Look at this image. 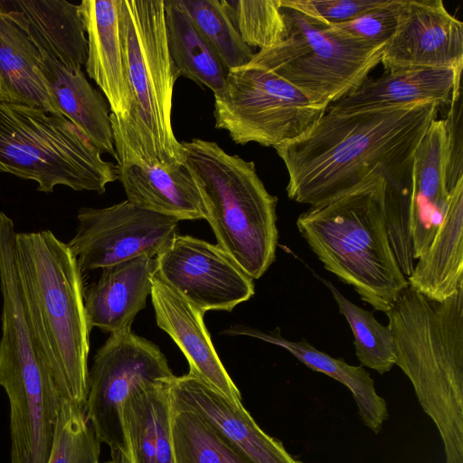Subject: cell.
<instances>
[{"label":"cell","instance_id":"obj_4","mask_svg":"<svg viewBox=\"0 0 463 463\" xmlns=\"http://www.w3.org/2000/svg\"><path fill=\"white\" fill-rule=\"evenodd\" d=\"M386 181L375 177L299 214L297 227L324 268L386 313L409 286L386 227Z\"/></svg>","mask_w":463,"mask_h":463},{"label":"cell","instance_id":"obj_7","mask_svg":"<svg viewBox=\"0 0 463 463\" xmlns=\"http://www.w3.org/2000/svg\"><path fill=\"white\" fill-rule=\"evenodd\" d=\"M62 115L0 99V172L38 183L102 194L118 180V167Z\"/></svg>","mask_w":463,"mask_h":463},{"label":"cell","instance_id":"obj_1","mask_svg":"<svg viewBox=\"0 0 463 463\" xmlns=\"http://www.w3.org/2000/svg\"><path fill=\"white\" fill-rule=\"evenodd\" d=\"M440 105L419 102L353 113L326 110L304 134L275 148L288 174L287 194L318 205L383 176L411 190L417 146Z\"/></svg>","mask_w":463,"mask_h":463},{"label":"cell","instance_id":"obj_16","mask_svg":"<svg viewBox=\"0 0 463 463\" xmlns=\"http://www.w3.org/2000/svg\"><path fill=\"white\" fill-rule=\"evenodd\" d=\"M120 0H82L79 5L88 40L87 74L102 91L110 118L124 119L130 91L118 26Z\"/></svg>","mask_w":463,"mask_h":463},{"label":"cell","instance_id":"obj_5","mask_svg":"<svg viewBox=\"0 0 463 463\" xmlns=\"http://www.w3.org/2000/svg\"><path fill=\"white\" fill-rule=\"evenodd\" d=\"M118 26L130 109L124 119L110 118L117 161L183 165V146L172 127L173 92L179 76L168 50L164 0H120Z\"/></svg>","mask_w":463,"mask_h":463},{"label":"cell","instance_id":"obj_22","mask_svg":"<svg viewBox=\"0 0 463 463\" xmlns=\"http://www.w3.org/2000/svg\"><path fill=\"white\" fill-rule=\"evenodd\" d=\"M41 52L0 0V99L61 115L43 75Z\"/></svg>","mask_w":463,"mask_h":463},{"label":"cell","instance_id":"obj_17","mask_svg":"<svg viewBox=\"0 0 463 463\" xmlns=\"http://www.w3.org/2000/svg\"><path fill=\"white\" fill-rule=\"evenodd\" d=\"M462 71L451 68H406L365 79L326 110L353 113L434 101L449 105L455 88L460 86Z\"/></svg>","mask_w":463,"mask_h":463},{"label":"cell","instance_id":"obj_13","mask_svg":"<svg viewBox=\"0 0 463 463\" xmlns=\"http://www.w3.org/2000/svg\"><path fill=\"white\" fill-rule=\"evenodd\" d=\"M381 63L386 72L406 68L462 71L463 24L441 0H405Z\"/></svg>","mask_w":463,"mask_h":463},{"label":"cell","instance_id":"obj_10","mask_svg":"<svg viewBox=\"0 0 463 463\" xmlns=\"http://www.w3.org/2000/svg\"><path fill=\"white\" fill-rule=\"evenodd\" d=\"M175 376L156 345L131 330L109 335L89 370L85 413L111 453L128 449L122 407L128 395L139 385L168 384Z\"/></svg>","mask_w":463,"mask_h":463},{"label":"cell","instance_id":"obj_14","mask_svg":"<svg viewBox=\"0 0 463 463\" xmlns=\"http://www.w3.org/2000/svg\"><path fill=\"white\" fill-rule=\"evenodd\" d=\"M169 394L172 404L199 415L250 463H304L264 432L243 405L233 404L198 377L175 376Z\"/></svg>","mask_w":463,"mask_h":463},{"label":"cell","instance_id":"obj_20","mask_svg":"<svg viewBox=\"0 0 463 463\" xmlns=\"http://www.w3.org/2000/svg\"><path fill=\"white\" fill-rule=\"evenodd\" d=\"M446 128L444 119L431 122L415 151L411 166V240L414 260L432 241L447 209L445 185Z\"/></svg>","mask_w":463,"mask_h":463},{"label":"cell","instance_id":"obj_37","mask_svg":"<svg viewBox=\"0 0 463 463\" xmlns=\"http://www.w3.org/2000/svg\"><path fill=\"white\" fill-rule=\"evenodd\" d=\"M105 463H113L112 461H108V462H105Z\"/></svg>","mask_w":463,"mask_h":463},{"label":"cell","instance_id":"obj_27","mask_svg":"<svg viewBox=\"0 0 463 463\" xmlns=\"http://www.w3.org/2000/svg\"><path fill=\"white\" fill-rule=\"evenodd\" d=\"M167 45L178 76L213 92L225 83L227 70L179 0H164Z\"/></svg>","mask_w":463,"mask_h":463},{"label":"cell","instance_id":"obj_35","mask_svg":"<svg viewBox=\"0 0 463 463\" xmlns=\"http://www.w3.org/2000/svg\"><path fill=\"white\" fill-rule=\"evenodd\" d=\"M298 9L335 25L348 22L390 0H288Z\"/></svg>","mask_w":463,"mask_h":463},{"label":"cell","instance_id":"obj_12","mask_svg":"<svg viewBox=\"0 0 463 463\" xmlns=\"http://www.w3.org/2000/svg\"><path fill=\"white\" fill-rule=\"evenodd\" d=\"M156 276L205 313L232 311L255 293L253 279L217 244L177 235L156 257Z\"/></svg>","mask_w":463,"mask_h":463},{"label":"cell","instance_id":"obj_32","mask_svg":"<svg viewBox=\"0 0 463 463\" xmlns=\"http://www.w3.org/2000/svg\"><path fill=\"white\" fill-rule=\"evenodd\" d=\"M100 443L85 409L62 401L47 463H99Z\"/></svg>","mask_w":463,"mask_h":463},{"label":"cell","instance_id":"obj_30","mask_svg":"<svg viewBox=\"0 0 463 463\" xmlns=\"http://www.w3.org/2000/svg\"><path fill=\"white\" fill-rule=\"evenodd\" d=\"M227 71L248 64L253 55L222 0H179Z\"/></svg>","mask_w":463,"mask_h":463},{"label":"cell","instance_id":"obj_29","mask_svg":"<svg viewBox=\"0 0 463 463\" xmlns=\"http://www.w3.org/2000/svg\"><path fill=\"white\" fill-rule=\"evenodd\" d=\"M316 277L331 291L339 312L349 324L361 366L369 367L380 374L389 372L395 365L396 355L392 333L388 326L380 324L372 311L347 299L330 281Z\"/></svg>","mask_w":463,"mask_h":463},{"label":"cell","instance_id":"obj_23","mask_svg":"<svg viewBox=\"0 0 463 463\" xmlns=\"http://www.w3.org/2000/svg\"><path fill=\"white\" fill-rule=\"evenodd\" d=\"M407 280L435 301L445 300L463 286V180L449 194L441 224Z\"/></svg>","mask_w":463,"mask_h":463},{"label":"cell","instance_id":"obj_11","mask_svg":"<svg viewBox=\"0 0 463 463\" xmlns=\"http://www.w3.org/2000/svg\"><path fill=\"white\" fill-rule=\"evenodd\" d=\"M67 243L81 271L103 269L140 256L156 258L178 235L179 220L128 200L105 208H81Z\"/></svg>","mask_w":463,"mask_h":463},{"label":"cell","instance_id":"obj_9","mask_svg":"<svg viewBox=\"0 0 463 463\" xmlns=\"http://www.w3.org/2000/svg\"><path fill=\"white\" fill-rule=\"evenodd\" d=\"M214 96L215 128L239 145L276 147L307 131L326 112L276 73L248 63L227 71Z\"/></svg>","mask_w":463,"mask_h":463},{"label":"cell","instance_id":"obj_2","mask_svg":"<svg viewBox=\"0 0 463 463\" xmlns=\"http://www.w3.org/2000/svg\"><path fill=\"white\" fill-rule=\"evenodd\" d=\"M16 250L26 312L43 364L61 398L85 409L91 329L78 260L49 230L17 232Z\"/></svg>","mask_w":463,"mask_h":463},{"label":"cell","instance_id":"obj_21","mask_svg":"<svg viewBox=\"0 0 463 463\" xmlns=\"http://www.w3.org/2000/svg\"><path fill=\"white\" fill-rule=\"evenodd\" d=\"M38 50L71 70L81 69L88 40L79 5L64 0H5Z\"/></svg>","mask_w":463,"mask_h":463},{"label":"cell","instance_id":"obj_24","mask_svg":"<svg viewBox=\"0 0 463 463\" xmlns=\"http://www.w3.org/2000/svg\"><path fill=\"white\" fill-rule=\"evenodd\" d=\"M39 66L60 112L81 131L101 153L117 160L109 106L87 80L82 69L71 70L41 52Z\"/></svg>","mask_w":463,"mask_h":463},{"label":"cell","instance_id":"obj_8","mask_svg":"<svg viewBox=\"0 0 463 463\" xmlns=\"http://www.w3.org/2000/svg\"><path fill=\"white\" fill-rule=\"evenodd\" d=\"M281 1L288 30L279 45L255 52L249 63L265 68L326 109L358 87L381 63L386 44L354 38Z\"/></svg>","mask_w":463,"mask_h":463},{"label":"cell","instance_id":"obj_28","mask_svg":"<svg viewBox=\"0 0 463 463\" xmlns=\"http://www.w3.org/2000/svg\"><path fill=\"white\" fill-rule=\"evenodd\" d=\"M175 463H250L196 413L172 404Z\"/></svg>","mask_w":463,"mask_h":463},{"label":"cell","instance_id":"obj_6","mask_svg":"<svg viewBox=\"0 0 463 463\" xmlns=\"http://www.w3.org/2000/svg\"><path fill=\"white\" fill-rule=\"evenodd\" d=\"M181 144L183 165L200 192L217 245L259 279L276 259L278 198L267 191L254 162L228 154L213 141Z\"/></svg>","mask_w":463,"mask_h":463},{"label":"cell","instance_id":"obj_3","mask_svg":"<svg viewBox=\"0 0 463 463\" xmlns=\"http://www.w3.org/2000/svg\"><path fill=\"white\" fill-rule=\"evenodd\" d=\"M386 315L395 364L437 427L446 463H463V286L443 301L408 286Z\"/></svg>","mask_w":463,"mask_h":463},{"label":"cell","instance_id":"obj_26","mask_svg":"<svg viewBox=\"0 0 463 463\" xmlns=\"http://www.w3.org/2000/svg\"><path fill=\"white\" fill-rule=\"evenodd\" d=\"M170 383L139 385L123 404V429L133 463H175Z\"/></svg>","mask_w":463,"mask_h":463},{"label":"cell","instance_id":"obj_25","mask_svg":"<svg viewBox=\"0 0 463 463\" xmlns=\"http://www.w3.org/2000/svg\"><path fill=\"white\" fill-rule=\"evenodd\" d=\"M229 335L252 336L280 346L313 371L325 373L346 386L353 394L363 423L374 433H378L388 419L385 400L374 388V381L363 366L351 365L343 358H335L320 351L302 338L290 341L284 338L279 328L265 333L259 329L236 326L227 329Z\"/></svg>","mask_w":463,"mask_h":463},{"label":"cell","instance_id":"obj_31","mask_svg":"<svg viewBox=\"0 0 463 463\" xmlns=\"http://www.w3.org/2000/svg\"><path fill=\"white\" fill-rule=\"evenodd\" d=\"M244 43L260 50L280 44L288 35L280 0H222Z\"/></svg>","mask_w":463,"mask_h":463},{"label":"cell","instance_id":"obj_15","mask_svg":"<svg viewBox=\"0 0 463 463\" xmlns=\"http://www.w3.org/2000/svg\"><path fill=\"white\" fill-rule=\"evenodd\" d=\"M151 301L157 326L177 345L189 364V373L198 377L233 404L242 405L241 395L218 356L196 308L155 274Z\"/></svg>","mask_w":463,"mask_h":463},{"label":"cell","instance_id":"obj_19","mask_svg":"<svg viewBox=\"0 0 463 463\" xmlns=\"http://www.w3.org/2000/svg\"><path fill=\"white\" fill-rule=\"evenodd\" d=\"M117 162L118 180L131 203L179 221L205 218L200 192L184 165H166L138 158Z\"/></svg>","mask_w":463,"mask_h":463},{"label":"cell","instance_id":"obj_33","mask_svg":"<svg viewBox=\"0 0 463 463\" xmlns=\"http://www.w3.org/2000/svg\"><path fill=\"white\" fill-rule=\"evenodd\" d=\"M404 3L405 0H390L383 6L334 26L359 40L387 44L396 31Z\"/></svg>","mask_w":463,"mask_h":463},{"label":"cell","instance_id":"obj_36","mask_svg":"<svg viewBox=\"0 0 463 463\" xmlns=\"http://www.w3.org/2000/svg\"><path fill=\"white\" fill-rule=\"evenodd\" d=\"M113 463H133L128 449L111 453Z\"/></svg>","mask_w":463,"mask_h":463},{"label":"cell","instance_id":"obj_34","mask_svg":"<svg viewBox=\"0 0 463 463\" xmlns=\"http://www.w3.org/2000/svg\"><path fill=\"white\" fill-rule=\"evenodd\" d=\"M460 86L455 88L450 102L449 111L445 121V185L450 194L457 184L463 180V130L462 101Z\"/></svg>","mask_w":463,"mask_h":463},{"label":"cell","instance_id":"obj_18","mask_svg":"<svg viewBox=\"0 0 463 463\" xmlns=\"http://www.w3.org/2000/svg\"><path fill=\"white\" fill-rule=\"evenodd\" d=\"M101 269L99 279L84 293L90 327L109 334L131 330L151 293L156 258L140 256Z\"/></svg>","mask_w":463,"mask_h":463}]
</instances>
